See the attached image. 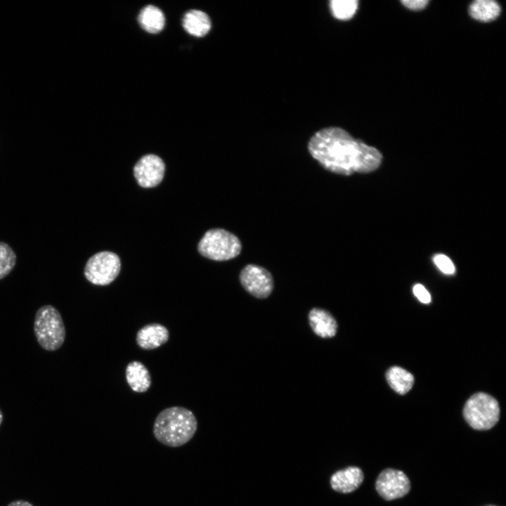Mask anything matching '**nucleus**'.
Returning <instances> with one entry per match:
<instances>
[{"label": "nucleus", "instance_id": "nucleus-15", "mask_svg": "<svg viewBox=\"0 0 506 506\" xmlns=\"http://www.w3.org/2000/svg\"><path fill=\"white\" fill-rule=\"evenodd\" d=\"M138 20L141 27L151 34L161 32L165 23L162 11L153 5L146 6L141 9L138 16Z\"/></svg>", "mask_w": 506, "mask_h": 506}, {"label": "nucleus", "instance_id": "nucleus-17", "mask_svg": "<svg viewBox=\"0 0 506 506\" xmlns=\"http://www.w3.org/2000/svg\"><path fill=\"white\" fill-rule=\"evenodd\" d=\"M472 18L481 22L494 20L500 13V5L492 0H476L469 8Z\"/></svg>", "mask_w": 506, "mask_h": 506}, {"label": "nucleus", "instance_id": "nucleus-13", "mask_svg": "<svg viewBox=\"0 0 506 506\" xmlns=\"http://www.w3.org/2000/svg\"><path fill=\"white\" fill-rule=\"evenodd\" d=\"M125 377L130 388L138 393L147 391L152 384L148 368L138 361H131L126 365Z\"/></svg>", "mask_w": 506, "mask_h": 506}, {"label": "nucleus", "instance_id": "nucleus-20", "mask_svg": "<svg viewBox=\"0 0 506 506\" xmlns=\"http://www.w3.org/2000/svg\"><path fill=\"white\" fill-rule=\"evenodd\" d=\"M434 261L437 267L446 274H453L455 271V268L452 261L446 255H436L434 257Z\"/></svg>", "mask_w": 506, "mask_h": 506}, {"label": "nucleus", "instance_id": "nucleus-1", "mask_svg": "<svg viewBox=\"0 0 506 506\" xmlns=\"http://www.w3.org/2000/svg\"><path fill=\"white\" fill-rule=\"evenodd\" d=\"M308 148L324 169L342 175L372 171L379 166L382 158L377 149L355 139L339 127L317 131L311 138Z\"/></svg>", "mask_w": 506, "mask_h": 506}, {"label": "nucleus", "instance_id": "nucleus-3", "mask_svg": "<svg viewBox=\"0 0 506 506\" xmlns=\"http://www.w3.org/2000/svg\"><path fill=\"white\" fill-rule=\"evenodd\" d=\"M34 332L43 349L51 351L58 349L65 339V328L59 311L51 305L40 307L36 313Z\"/></svg>", "mask_w": 506, "mask_h": 506}, {"label": "nucleus", "instance_id": "nucleus-8", "mask_svg": "<svg viewBox=\"0 0 506 506\" xmlns=\"http://www.w3.org/2000/svg\"><path fill=\"white\" fill-rule=\"evenodd\" d=\"M375 488L382 498L391 500L406 495L410 489V483L402 471L388 468L379 474Z\"/></svg>", "mask_w": 506, "mask_h": 506}, {"label": "nucleus", "instance_id": "nucleus-11", "mask_svg": "<svg viewBox=\"0 0 506 506\" xmlns=\"http://www.w3.org/2000/svg\"><path fill=\"white\" fill-rule=\"evenodd\" d=\"M364 479L363 471L358 467H348L335 472L330 485L335 491L348 493L357 489Z\"/></svg>", "mask_w": 506, "mask_h": 506}, {"label": "nucleus", "instance_id": "nucleus-7", "mask_svg": "<svg viewBox=\"0 0 506 506\" xmlns=\"http://www.w3.org/2000/svg\"><path fill=\"white\" fill-rule=\"evenodd\" d=\"M240 281L246 291L259 299L268 297L273 288L271 273L255 264H248L242 269Z\"/></svg>", "mask_w": 506, "mask_h": 506}, {"label": "nucleus", "instance_id": "nucleus-25", "mask_svg": "<svg viewBox=\"0 0 506 506\" xmlns=\"http://www.w3.org/2000/svg\"><path fill=\"white\" fill-rule=\"evenodd\" d=\"M487 506H495V505H487Z\"/></svg>", "mask_w": 506, "mask_h": 506}, {"label": "nucleus", "instance_id": "nucleus-2", "mask_svg": "<svg viewBox=\"0 0 506 506\" xmlns=\"http://www.w3.org/2000/svg\"><path fill=\"white\" fill-rule=\"evenodd\" d=\"M197 429V421L193 413L181 406L162 410L153 424L155 438L162 444L179 447L191 440Z\"/></svg>", "mask_w": 506, "mask_h": 506}, {"label": "nucleus", "instance_id": "nucleus-21", "mask_svg": "<svg viewBox=\"0 0 506 506\" xmlns=\"http://www.w3.org/2000/svg\"><path fill=\"white\" fill-rule=\"evenodd\" d=\"M413 293L415 297L424 304H428L431 301V296L429 292L420 284H417L414 286Z\"/></svg>", "mask_w": 506, "mask_h": 506}, {"label": "nucleus", "instance_id": "nucleus-24", "mask_svg": "<svg viewBox=\"0 0 506 506\" xmlns=\"http://www.w3.org/2000/svg\"><path fill=\"white\" fill-rule=\"evenodd\" d=\"M2 420H3V414H2V413H1V410H0V424H1V422H2Z\"/></svg>", "mask_w": 506, "mask_h": 506}, {"label": "nucleus", "instance_id": "nucleus-10", "mask_svg": "<svg viewBox=\"0 0 506 506\" xmlns=\"http://www.w3.org/2000/svg\"><path fill=\"white\" fill-rule=\"evenodd\" d=\"M169 339L168 329L160 323H150L142 327L136 333L138 346L145 350L157 349L167 342Z\"/></svg>", "mask_w": 506, "mask_h": 506}, {"label": "nucleus", "instance_id": "nucleus-12", "mask_svg": "<svg viewBox=\"0 0 506 506\" xmlns=\"http://www.w3.org/2000/svg\"><path fill=\"white\" fill-rule=\"evenodd\" d=\"M309 320L311 329L318 336L322 338H330L336 335L337 321L327 311L322 309H313L309 313Z\"/></svg>", "mask_w": 506, "mask_h": 506}, {"label": "nucleus", "instance_id": "nucleus-22", "mask_svg": "<svg viewBox=\"0 0 506 506\" xmlns=\"http://www.w3.org/2000/svg\"><path fill=\"white\" fill-rule=\"evenodd\" d=\"M401 3L408 8L413 11H420L424 8L428 4L427 0H403Z\"/></svg>", "mask_w": 506, "mask_h": 506}, {"label": "nucleus", "instance_id": "nucleus-4", "mask_svg": "<svg viewBox=\"0 0 506 506\" xmlns=\"http://www.w3.org/2000/svg\"><path fill=\"white\" fill-rule=\"evenodd\" d=\"M241 249L238 238L221 228L207 231L198 244L200 254L215 261L233 259L240 253Z\"/></svg>", "mask_w": 506, "mask_h": 506}, {"label": "nucleus", "instance_id": "nucleus-5", "mask_svg": "<svg viewBox=\"0 0 506 506\" xmlns=\"http://www.w3.org/2000/svg\"><path fill=\"white\" fill-rule=\"evenodd\" d=\"M463 415L473 429L487 430L492 428L499 420V404L493 396L486 393H476L466 402Z\"/></svg>", "mask_w": 506, "mask_h": 506}, {"label": "nucleus", "instance_id": "nucleus-14", "mask_svg": "<svg viewBox=\"0 0 506 506\" xmlns=\"http://www.w3.org/2000/svg\"><path fill=\"white\" fill-rule=\"evenodd\" d=\"M182 25L185 30L190 34L202 37L209 32L211 28V20L205 12L199 10H190L183 15Z\"/></svg>", "mask_w": 506, "mask_h": 506}, {"label": "nucleus", "instance_id": "nucleus-9", "mask_svg": "<svg viewBox=\"0 0 506 506\" xmlns=\"http://www.w3.org/2000/svg\"><path fill=\"white\" fill-rule=\"evenodd\" d=\"M165 170L163 160L158 156L149 154L142 157L134 168V176L141 187L152 188L162 180Z\"/></svg>", "mask_w": 506, "mask_h": 506}, {"label": "nucleus", "instance_id": "nucleus-19", "mask_svg": "<svg viewBox=\"0 0 506 506\" xmlns=\"http://www.w3.org/2000/svg\"><path fill=\"white\" fill-rule=\"evenodd\" d=\"M16 256L11 247L4 242H0V279L6 277L13 268Z\"/></svg>", "mask_w": 506, "mask_h": 506}, {"label": "nucleus", "instance_id": "nucleus-6", "mask_svg": "<svg viewBox=\"0 0 506 506\" xmlns=\"http://www.w3.org/2000/svg\"><path fill=\"white\" fill-rule=\"evenodd\" d=\"M121 268L119 257L110 252H101L93 255L86 262L84 275L96 285L110 284L118 275Z\"/></svg>", "mask_w": 506, "mask_h": 506}, {"label": "nucleus", "instance_id": "nucleus-18", "mask_svg": "<svg viewBox=\"0 0 506 506\" xmlns=\"http://www.w3.org/2000/svg\"><path fill=\"white\" fill-rule=\"evenodd\" d=\"M358 1L356 0H332L330 8L332 15L337 19L346 20L355 14L358 8Z\"/></svg>", "mask_w": 506, "mask_h": 506}, {"label": "nucleus", "instance_id": "nucleus-16", "mask_svg": "<svg viewBox=\"0 0 506 506\" xmlns=\"http://www.w3.org/2000/svg\"><path fill=\"white\" fill-rule=\"evenodd\" d=\"M386 378L391 389L399 394L409 391L414 383L413 375L398 366L390 368L386 373Z\"/></svg>", "mask_w": 506, "mask_h": 506}, {"label": "nucleus", "instance_id": "nucleus-23", "mask_svg": "<svg viewBox=\"0 0 506 506\" xmlns=\"http://www.w3.org/2000/svg\"><path fill=\"white\" fill-rule=\"evenodd\" d=\"M7 506H34V505L28 501L19 500H15V501L11 502Z\"/></svg>", "mask_w": 506, "mask_h": 506}]
</instances>
